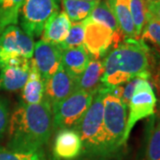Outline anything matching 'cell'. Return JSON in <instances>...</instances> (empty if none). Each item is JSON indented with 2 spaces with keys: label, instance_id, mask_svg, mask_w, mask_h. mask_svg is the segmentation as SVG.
Wrapping results in <instances>:
<instances>
[{
  "label": "cell",
  "instance_id": "6da1fadb",
  "mask_svg": "<svg viewBox=\"0 0 160 160\" xmlns=\"http://www.w3.org/2000/svg\"><path fill=\"white\" fill-rule=\"evenodd\" d=\"M53 130L52 109L44 99L38 104L19 103L10 117L7 148L21 152H38Z\"/></svg>",
  "mask_w": 160,
  "mask_h": 160
},
{
  "label": "cell",
  "instance_id": "7a4b0ae2",
  "mask_svg": "<svg viewBox=\"0 0 160 160\" xmlns=\"http://www.w3.org/2000/svg\"><path fill=\"white\" fill-rule=\"evenodd\" d=\"M103 66L101 82L107 88L123 86L136 77L149 79V48L142 39L125 38L107 52Z\"/></svg>",
  "mask_w": 160,
  "mask_h": 160
},
{
  "label": "cell",
  "instance_id": "3957f363",
  "mask_svg": "<svg viewBox=\"0 0 160 160\" xmlns=\"http://www.w3.org/2000/svg\"><path fill=\"white\" fill-rule=\"evenodd\" d=\"M107 88L102 86L94 93L90 107L75 128L82 139V154L102 157L113 155L108 148L103 129V100Z\"/></svg>",
  "mask_w": 160,
  "mask_h": 160
},
{
  "label": "cell",
  "instance_id": "277c9868",
  "mask_svg": "<svg viewBox=\"0 0 160 160\" xmlns=\"http://www.w3.org/2000/svg\"><path fill=\"white\" fill-rule=\"evenodd\" d=\"M107 88V87H106ZM127 120V107L121 98L107 88L103 100V129L109 151L118 153L126 143L124 135Z\"/></svg>",
  "mask_w": 160,
  "mask_h": 160
},
{
  "label": "cell",
  "instance_id": "5b68a950",
  "mask_svg": "<svg viewBox=\"0 0 160 160\" xmlns=\"http://www.w3.org/2000/svg\"><path fill=\"white\" fill-rule=\"evenodd\" d=\"M93 93L80 90L52 107L53 130L74 129L91 105Z\"/></svg>",
  "mask_w": 160,
  "mask_h": 160
},
{
  "label": "cell",
  "instance_id": "8992f818",
  "mask_svg": "<svg viewBox=\"0 0 160 160\" xmlns=\"http://www.w3.org/2000/svg\"><path fill=\"white\" fill-rule=\"evenodd\" d=\"M58 10L55 0H24L19 13L22 29L33 39L39 38L47 21Z\"/></svg>",
  "mask_w": 160,
  "mask_h": 160
},
{
  "label": "cell",
  "instance_id": "52a82bcc",
  "mask_svg": "<svg viewBox=\"0 0 160 160\" xmlns=\"http://www.w3.org/2000/svg\"><path fill=\"white\" fill-rule=\"evenodd\" d=\"M156 104L157 98L150 83L144 78L139 80L127 107L129 112L127 114L124 142L126 143L138 121L155 114Z\"/></svg>",
  "mask_w": 160,
  "mask_h": 160
},
{
  "label": "cell",
  "instance_id": "ba28073f",
  "mask_svg": "<svg viewBox=\"0 0 160 160\" xmlns=\"http://www.w3.org/2000/svg\"><path fill=\"white\" fill-rule=\"evenodd\" d=\"M34 39L16 25L6 27L0 37V68L16 59H32Z\"/></svg>",
  "mask_w": 160,
  "mask_h": 160
},
{
  "label": "cell",
  "instance_id": "9c48e42d",
  "mask_svg": "<svg viewBox=\"0 0 160 160\" xmlns=\"http://www.w3.org/2000/svg\"><path fill=\"white\" fill-rule=\"evenodd\" d=\"M85 27L84 47L91 57L102 58L111 46H116L124 39L118 38L114 32L101 23L86 18L83 21Z\"/></svg>",
  "mask_w": 160,
  "mask_h": 160
},
{
  "label": "cell",
  "instance_id": "30bf717a",
  "mask_svg": "<svg viewBox=\"0 0 160 160\" xmlns=\"http://www.w3.org/2000/svg\"><path fill=\"white\" fill-rule=\"evenodd\" d=\"M62 49L59 45L40 39L35 43L32 60L45 83L62 64Z\"/></svg>",
  "mask_w": 160,
  "mask_h": 160
},
{
  "label": "cell",
  "instance_id": "8fae6325",
  "mask_svg": "<svg viewBox=\"0 0 160 160\" xmlns=\"http://www.w3.org/2000/svg\"><path fill=\"white\" fill-rule=\"evenodd\" d=\"M77 90V78L69 75L61 64L56 72L45 83V99L54 106Z\"/></svg>",
  "mask_w": 160,
  "mask_h": 160
},
{
  "label": "cell",
  "instance_id": "7c38bea8",
  "mask_svg": "<svg viewBox=\"0 0 160 160\" xmlns=\"http://www.w3.org/2000/svg\"><path fill=\"white\" fill-rule=\"evenodd\" d=\"M31 59H16L0 68V90L15 92L22 89L29 77Z\"/></svg>",
  "mask_w": 160,
  "mask_h": 160
},
{
  "label": "cell",
  "instance_id": "4fadbf2b",
  "mask_svg": "<svg viewBox=\"0 0 160 160\" xmlns=\"http://www.w3.org/2000/svg\"><path fill=\"white\" fill-rule=\"evenodd\" d=\"M83 142L74 129L58 131L53 144V155L59 160H74L82 154Z\"/></svg>",
  "mask_w": 160,
  "mask_h": 160
},
{
  "label": "cell",
  "instance_id": "5bb4252c",
  "mask_svg": "<svg viewBox=\"0 0 160 160\" xmlns=\"http://www.w3.org/2000/svg\"><path fill=\"white\" fill-rule=\"evenodd\" d=\"M103 71V59L90 56L86 68L77 78V90L94 94L102 86Z\"/></svg>",
  "mask_w": 160,
  "mask_h": 160
},
{
  "label": "cell",
  "instance_id": "9a60e30c",
  "mask_svg": "<svg viewBox=\"0 0 160 160\" xmlns=\"http://www.w3.org/2000/svg\"><path fill=\"white\" fill-rule=\"evenodd\" d=\"M71 27V22L63 12H56L45 25L42 33V40L52 44L60 45L66 38Z\"/></svg>",
  "mask_w": 160,
  "mask_h": 160
},
{
  "label": "cell",
  "instance_id": "2e32d148",
  "mask_svg": "<svg viewBox=\"0 0 160 160\" xmlns=\"http://www.w3.org/2000/svg\"><path fill=\"white\" fill-rule=\"evenodd\" d=\"M45 99V81L37 69L33 60L29 77L22 90V102L25 104H38Z\"/></svg>",
  "mask_w": 160,
  "mask_h": 160
},
{
  "label": "cell",
  "instance_id": "e0dca14e",
  "mask_svg": "<svg viewBox=\"0 0 160 160\" xmlns=\"http://www.w3.org/2000/svg\"><path fill=\"white\" fill-rule=\"evenodd\" d=\"M90 55L84 46L69 48L62 51V65L75 78H78L86 68Z\"/></svg>",
  "mask_w": 160,
  "mask_h": 160
},
{
  "label": "cell",
  "instance_id": "ac0fdd59",
  "mask_svg": "<svg viewBox=\"0 0 160 160\" xmlns=\"http://www.w3.org/2000/svg\"><path fill=\"white\" fill-rule=\"evenodd\" d=\"M125 38H137L127 0H108Z\"/></svg>",
  "mask_w": 160,
  "mask_h": 160
},
{
  "label": "cell",
  "instance_id": "d6986e66",
  "mask_svg": "<svg viewBox=\"0 0 160 160\" xmlns=\"http://www.w3.org/2000/svg\"><path fill=\"white\" fill-rule=\"evenodd\" d=\"M145 160H160V114L152 115L147 126Z\"/></svg>",
  "mask_w": 160,
  "mask_h": 160
},
{
  "label": "cell",
  "instance_id": "ffe728a7",
  "mask_svg": "<svg viewBox=\"0 0 160 160\" xmlns=\"http://www.w3.org/2000/svg\"><path fill=\"white\" fill-rule=\"evenodd\" d=\"M99 1L83 0H62L64 12L68 15L71 22H81L91 14Z\"/></svg>",
  "mask_w": 160,
  "mask_h": 160
},
{
  "label": "cell",
  "instance_id": "44dd1931",
  "mask_svg": "<svg viewBox=\"0 0 160 160\" xmlns=\"http://www.w3.org/2000/svg\"><path fill=\"white\" fill-rule=\"evenodd\" d=\"M89 18L96 22L101 23L104 26L108 27L114 32V34L118 38H119L121 39H125L124 36L120 30L118 22L116 20L114 13L108 3V0L99 1L97 6L92 11Z\"/></svg>",
  "mask_w": 160,
  "mask_h": 160
},
{
  "label": "cell",
  "instance_id": "7402d4cb",
  "mask_svg": "<svg viewBox=\"0 0 160 160\" xmlns=\"http://www.w3.org/2000/svg\"><path fill=\"white\" fill-rule=\"evenodd\" d=\"M127 3L135 27L136 36L139 38L146 22L147 6L142 0H127Z\"/></svg>",
  "mask_w": 160,
  "mask_h": 160
},
{
  "label": "cell",
  "instance_id": "603a6c76",
  "mask_svg": "<svg viewBox=\"0 0 160 160\" xmlns=\"http://www.w3.org/2000/svg\"><path fill=\"white\" fill-rule=\"evenodd\" d=\"M85 38V27L83 22L74 23L71 25L66 38L59 45L62 50L78 47L84 45Z\"/></svg>",
  "mask_w": 160,
  "mask_h": 160
},
{
  "label": "cell",
  "instance_id": "cb8c5ba5",
  "mask_svg": "<svg viewBox=\"0 0 160 160\" xmlns=\"http://www.w3.org/2000/svg\"><path fill=\"white\" fill-rule=\"evenodd\" d=\"M140 37L142 41H149L160 47V22L151 16L148 12L146 22Z\"/></svg>",
  "mask_w": 160,
  "mask_h": 160
},
{
  "label": "cell",
  "instance_id": "d4e9b609",
  "mask_svg": "<svg viewBox=\"0 0 160 160\" xmlns=\"http://www.w3.org/2000/svg\"><path fill=\"white\" fill-rule=\"evenodd\" d=\"M24 0H0V12L11 25H16Z\"/></svg>",
  "mask_w": 160,
  "mask_h": 160
},
{
  "label": "cell",
  "instance_id": "484cf974",
  "mask_svg": "<svg viewBox=\"0 0 160 160\" xmlns=\"http://www.w3.org/2000/svg\"><path fill=\"white\" fill-rule=\"evenodd\" d=\"M0 160H44L42 153L38 152H21L8 148L0 147Z\"/></svg>",
  "mask_w": 160,
  "mask_h": 160
},
{
  "label": "cell",
  "instance_id": "4316f807",
  "mask_svg": "<svg viewBox=\"0 0 160 160\" xmlns=\"http://www.w3.org/2000/svg\"><path fill=\"white\" fill-rule=\"evenodd\" d=\"M10 117V102L6 96L0 94V139L4 137L7 132Z\"/></svg>",
  "mask_w": 160,
  "mask_h": 160
},
{
  "label": "cell",
  "instance_id": "83f0119b",
  "mask_svg": "<svg viewBox=\"0 0 160 160\" xmlns=\"http://www.w3.org/2000/svg\"><path fill=\"white\" fill-rule=\"evenodd\" d=\"M142 78L141 77H136L134 78H132L130 81H128L127 83H126V86H123V91H122V95H121V100L122 102L125 103L126 105V107H128L129 102L131 100L132 93L134 92V89L137 86L139 80L142 79Z\"/></svg>",
  "mask_w": 160,
  "mask_h": 160
},
{
  "label": "cell",
  "instance_id": "f1b7e54d",
  "mask_svg": "<svg viewBox=\"0 0 160 160\" xmlns=\"http://www.w3.org/2000/svg\"><path fill=\"white\" fill-rule=\"evenodd\" d=\"M147 12L160 22V0H155L147 5Z\"/></svg>",
  "mask_w": 160,
  "mask_h": 160
},
{
  "label": "cell",
  "instance_id": "f546056e",
  "mask_svg": "<svg viewBox=\"0 0 160 160\" xmlns=\"http://www.w3.org/2000/svg\"><path fill=\"white\" fill-rule=\"evenodd\" d=\"M10 26V24L8 22V21L6 20V18L3 15V13L0 12V37L3 33V31L5 30L6 27Z\"/></svg>",
  "mask_w": 160,
  "mask_h": 160
},
{
  "label": "cell",
  "instance_id": "4dcf8cb0",
  "mask_svg": "<svg viewBox=\"0 0 160 160\" xmlns=\"http://www.w3.org/2000/svg\"><path fill=\"white\" fill-rule=\"evenodd\" d=\"M143 2L147 5L148 3H150V2H152V1H155V0H142Z\"/></svg>",
  "mask_w": 160,
  "mask_h": 160
},
{
  "label": "cell",
  "instance_id": "1f68e13d",
  "mask_svg": "<svg viewBox=\"0 0 160 160\" xmlns=\"http://www.w3.org/2000/svg\"><path fill=\"white\" fill-rule=\"evenodd\" d=\"M83 1H101V0H83Z\"/></svg>",
  "mask_w": 160,
  "mask_h": 160
},
{
  "label": "cell",
  "instance_id": "d6a6232c",
  "mask_svg": "<svg viewBox=\"0 0 160 160\" xmlns=\"http://www.w3.org/2000/svg\"><path fill=\"white\" fill-rule=\"evenodd\" d=\"M55 1H58V0H55Z\"/></svg>",
  "mask_w": 160,
  "mask_h": 160
}]
</instances>
